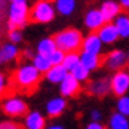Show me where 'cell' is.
I'll return each instance as SVG.
<instances>
[{
    "label": "cell",
    "mask_w": 129,
    "mask_h": 129,
    "mask_svg": "<svg viewBox=\"0 0 129 129\" xmlns=\"http://www.w3.org/2000/svg\"><path fill=\"white\" fill-rule=\"evenodd\" d=\"M68 73H70V71L67 70L62 64H55L45 73V78H47L49 83H52V84H59V83L65 78V76H67Z\"/></svg>",
    "instance_id": "cell-15"
},
{
    "label": "cell",
    "mask_w": 129,
    "mask_h": 129,
    "mask_svg": "<svg viewBox=\"0 0 129 129\" xmlns=\"http://www.w3.org/2000/svg\"><path fill=\"white\" fill-rule=\"evenodd\" d=\"M126 62H128V54L122 49H113L103 59V65L107 70H113V71L123 68L126 65Z\"/></svg>",
    "instance_id": "cell-7"
},
{
    "label": "cell",
    "mask_w": 129,
    "mask_h": 129,
    "mask_svg": "<svg viewBox=\"0 0 129 129\" xmlns=\"http://www.w3.org/2000/svg\"><path fill=\"white\" fill-rule=\"evenodd\" d=\"M88 93L91 96H96V97H103L106 94H109L112 91V86H110V78H97L88 84Z\"/></svg>",
    "instance_id": "cell-12"
},
{
    "label": "cell",
    "mask_w": 129,
    "mask_h": 129,
    "mask_svg": "<svg viewBox=\"0 0 129 129\" xmlns=\"http://www.w3.org/2000/svg\"><path fill=\"white\" fill-rule=\"evenodd\" d=\"M51 129H64V126L62 125H59V123H55V125H52V126H49Z\"/></svg>",
    "instance_id": "cell-34"
},
{
    "label": "cell",
    "mask_w": 129,
    "mask_h": 129,
    "mask_svg": "<svg viewBox=\"0 0 129 129\" xmlns=\"http://www.w3.org/2000/svg\"><path fill=\"white\" fill-rule=\"evenodd\" d=\"M80 64H81L83 67H86L88 71H94L100 67L102 59H100V55L81 51V54H80Z\"/></svg>",
    "instance_id": "cell-18"
},
{
    "label": "cell",
    "mask_w": 129,
    "mask_h": 129,
    "mask_svg": "<svg viewBox=\"0 0 129 129\" xmlns=\"http://www.w3.org/2000/svg\"><path fill=\"white\" fill-rule=\"evenodd\" d=\"M55 5L51 0H38L29 12V18L35 23H49L55 18Z\"/></svg>",
    "instance_id": "cell-4"
},
{
    "label": "cell",
    "mask_w": 129,
    "mask_h": 129,
    "mask_svg": "<svg viewBox=\"0 0 129 129\" xmlns=\"http://www.w3.org/2000/svg\"><path fill=\"white\" fill-rule=\"evenodd\" d=\"M9 2H15V0H9Z\"/></svg>",
    "instance_id": "cell-36"
},
{
    "label": "cell",
    "mask_w": 129,
    "mask_h": 129,
    "mask_svg": "<svg viewBox=\"0 0 129 129\" xmlns=\"http://www.w3.org/2000/svg\"><path fill=\"white\" fill-rule=\"evenodd\" d=\"M55 49H57V44L54 41V38H44L38 42V47H36V51L44 55H49Z\"/></svg>",
    "instance_id": "cell-23"
},
{
    "label": "cell",
    "mask_w": 129,
    "mask_h": 129,
    "mask_svg": "<svg viewBox=\"0 0 129 129\" xmlns=\"http://www.w3.org/2000/svg\"><path fill=\"white\" fill-rule=\"evenodd\" d=\"M48 57H49V59H51L52 65H55V64H62L64 57H65V51L59 49V48H57V49H55V51H52V52L49 54Z\"/></svg>",
    "instance_id": "cell-27"
},
{
    "label": "cell",
    "mask_w": 129,
    "mask_h": 129,
    "mask_svg": "<svg viewBox=\"0 0 129 129\" xmlns=\"http://www.w3.org/2000/svg\"><path fill=\"white\" fill-rule=\"evenodd\" d=\"M113 23L116 26L117 32H119V36L120 38H129V15L128 13H119Z\"/></svg>",
    "instance_id": "cell-19"
},
{
    "label": "cell",
    "mask_w": 129,
    "mask_h": 129,
    "mask_svg": "<svg viewBox=\"0 0 129 129\" xmlns=\"http://www.w3.org/2000/svg\"><path fill=\"white\" fill-rule=\"evenodd\" d=\"M110 86L113 94H116L117 97L126 94L129 90V73L125 70H116L115 74L110 77Z\"/></svg>",
    "instance_id": "cell-6"
},
{
    "label": "cell",
    "mask_w": 129,
    "mask_h": 129,
    "mask_svg": "<svg viewBox=\"0 0 129 129\" xmlns=\"http://www.w3.org/2000/svg\"><path fill=\"white\" fill-rule=\"evenodd\" d=\"M90 119H91V120H102V112L100 110H91Z\"/></svg>",
    "instance_id": "cell-32"
},
{
    "label": "cell",
    "mask_w": 129,
    "mask_h": 129,
    "mask_svg": "<svg viewBox=\"0 0 129 129\" xmlns=\"http://www.w3.org/2000/svg\"><path fill=\"white\" fill-rule=\"evenodd\" d=\"M80 64V54L77 51H71V52H65L64 61H62V65L68 71H71L73 68H76L77 65Z\"/></svg>",
    "instance_id": "cell-24"
},
{
    "label": "cell",
    "mask_w": 129,
    "mask_h": 129,
    "mask_svg": "<svg viewBox=\"0 0 129 129\" xmlns=\"http://www.w3.org/2000/svg\"><path fill=\"white\" fill-rule=\"evenodd\" d=\"M54 41L57 44V48L62 49L65 52H71V51H78L81 49V42H83V35L78 29L74 28H68L55 34Z\"/></svg>",
    "instance_id": "cell-3"
},
{
    "label": "cell",
    "mask_w": 129,
    "mask_h": 129,
    "mask_svg": "<svg viewBox=\"0 0 129 129\" xmlns=\"http://www.w3.org/2000/svg\"><path fill=\"white\" fill-rule=\"evenodd\" d=\"M5 2H6V0H0V9L5 7Z\"/></svg>",
    "instance_id": "cell-35"
},
{
    "label": "cell",
    "mask_w": 129,
    "mask_h": 129,
    "mask_svg": "<svg viewBox=\"0 0 129 129\" xmlns=\"http://www.w3.org/2000/svg\"><path fill=\"white\" fill-rule=\"evenodd\" d=\"M65 107H67L65 99L61 96V97H54L49 100L45 106V110H47V115L49 117H58L65 110Z\"/></svg>",
    "instance_id": "cell-16"
},
{
    "label": "cell",
    "mask_w": 129,
    "mask_h": 129,
    "mask_svg": "<svg viewBox=\"0 0 129 129\" xmlns=\"http://www.w3.org/2000/svg\"><path fill=\"white\" fill-rule=\"evenodd\" d=\"M97 35L102 39L103 45H112L120 38L119 36V32H117L116 26L113 22H105V23L97 29Z\"/></svg>",
    "instance_id": "cell-8"
},
{
    "label": "cell",
    "mask_w": 129,
    "mask_h": 129,
    "mask_svg": "<svg viewBox=\"0 0 129 129\" xmlns=\"http://www.w3.org/2000/svg\"><path fill=\"white\" fill-rule=\"evenodd\" d=\"M80 91V81L71 73H68L65 78L59 83V93L62 97H73Z\"/></svg>",
    "instance_id": "cell-10"
},
{
    "label": "cell",
    "mask_w": 129,
    "mask_h": 129,
    "mask_svg": "<svg viewBox=\"0 0 129 129\" xmlns=\"http://www.w3.org/2000/svg\"><path fill=\"white\" fill-rule=\"evenodd\" d=\"M45 116L39 112H28L25 115V128L26 129H44L45 128Z\"/></svg>",
    "instance_id": "cell-14"
},
{
    "label": "cell",
    "mask_w": 129,
    "mask_h": 129,
    "mask_svg": "<svg viewBox=\"0 0 129 129\" xmlns=\"http://www.w3.org/2000/svg\"><path fill=\"white\" fill-rule=\"evenodd\" d=\"M109 128L110 129H129V119L120 112L113 113L109 119Z\"/></svg>",
    "instance_id": "cell-22"
},
{
    "label": "cell",
    "mask_w": 129,
    "mask_h": 129,
    "mask_svg": "<svg viewBox=\"0 0 129 129\" xmlns=\"http://www.w3.org/2000/svg\"><path fill=\"white\" fill-rule=\"evenodd\" d=\"M81 51L90 52V54H96V55H100L102 54V51H103V42L99 38L97 32H91L86 38H83Z\"/></svg>",
    "instance_id": "cell-9"
},
{
    "label": "cell",
    "mask_w": 129,
    "mask_h": 129,
    "mask_svg": "<svg viewBox=\"0 0 129 129\" xmlns=\"http://www.w3.org/2000/svg\"><path fill=\"white\" fill-rule=\"evenodd\" d=\"M3 112L10 117H22L28 113V105L20 97H7L3 102Z\"/></svg>",
    "instance_id": "cell-5"
},
{
    "label": "cell",
    "mask_w": 129,
    "mask_h": 129,
    "mask_svg": "<svg viewBox=\"0 0 129 129\" xmlns=\"http://www.w3.org/2000/svg\"><path fill=\"white\" fill-rule=\"evenodd\" d=\"M100 10L103 13L106 22H113L115 18L122 12V6L119 5V2H115V0H105L100 6Z\"/></svg>",
    "instance_id": "cell-13"
},
{
    "label": "cell",
    "mask_w": 129,
    "mask_h": 129,
    "mask_svg": "<svg viewBox=\"0 0 129 129\" xmlns=\"http://www.w3.org/2000/svg\"><path fill=\"white\" fill-rule=\"evenodd\" d=\"M18 123L15 122H0V129H18Z\"/></svg>",
    "instance_id": "cell-31"
},
{
    "label": "cell",
    "mask_w": 129,
    "mask_h": 129,
    "mask_svg": "<svg viewBox=\"0 0 129 129\" xmlns=\"http://www.w3.org/2000/svg\"><path fill=\"white\" fill-rule=\"evenodd\" d=\"M116 109H117V112H120V113H123L125 116L129 117V96L128 94L119 96L117 103H116Z\"/></svg>",
    "instance_id": "cell-26"
},
{
    "label": "cell",
    "mask_w": 129,
    "mask_h": 129,
    "mask_svg": "<svg viewBox=\"0 0 129 129\" xmlns=\"http://www.w3.org/2000/svg\"><path fill=\"white\" fill-rule=\"evenodd\" d=\"M70 73H71V74H73L74 77H76V78H77V80H78L80 83L87 81V80H88V74H90V71H88L86 67H83L81 64H78L76 68H73Z\"/></svg>",
    "instance_id": "cell-25"
},
{
    "label": "cell",
    "mask_w": 129,
    "mask_h": 129,
    "mask_svg": "<svg viewBox=\"0 0 129 129\" xmlns=\"http://www.w3.org/2000/svg\"><path fill=\"white\" fill-rule=\"evenodd\" d=\"M39 80H41V73L36 70L34 64L19 65L12 76L13 84L25 93H32L38 87Z\"/></svg>",
    "instance_id": "cell-1"
},
{
    "label": "cell",
    "mask_w": 129,
    "mask_h": 129,
    "mask_svg": "<svg viewBox=\"0 0 129 129\" xmlns=\"http://www.w3.org/2000/svg\"><path fill=\"white\" fill-rule=\"evenodd\" d=\"M6 87H7V78L3 73H0V99L3 97V94L6 91Z\"/></svg>",
    "instance_id": "cell-29"
},
{
    "label": "cell",
    "mask_w": 129,
    "mask_h": 129,
    "mask_svg": "<svg viewBox=\"0 0 129 129\" xmlns=\"http://www.w3.org/2000/svg\"><path fill=\"white\" fill-rule=\"evenodd\" d=\"M55 10L62 16H70L76 10V0H55Z\"/></svg>",
    "instance_id": "cell-21"
},
{
    "label": "cell",
    "mask_w": 129,
    "mask_h": 129,
    "mask_svg": "<svg viewBox=\"0 0 129 129\" xmlns=\"http://www.w3.org/2000/svg\"><path fill=\"white\" fill-rule=\"evenodd\" d=\"M32 64L36 67V70L39 71L41 74H45L51 67H52V62L48 55H44V54L36 52V55L32 57Z\"/></svg>",
    "instance_id": "cell-20"
},
{
    "label": "cell",
    "mask_w": 129,
    "mask_h": 129,
    "mask_svg": "<svg viewBox=\"0 0 129 129\" xmlns=\"http://www.w3.org/2000/svg\"><path fill=\"white\" fill-rule=\"evenodd\" d=\"M9 41L12 42V44H16V45L23 41V35H22V32H20L19 28L9 30Z\"/></svg>",
    "instance_id": "cell-28"
},
{
    "label": "cell",
    "mask_w": 129,
    "mask_h": 129,
    "mask_svg": "<svg viewBox=\"0 0 129 129\" xmlns=\"http://www.w3.org/2000/svg\"><path fill=\"white\" fill-rule=\"evenodd\" d=\"M7 29L12 30L16 28H23L29 19V5L28 0H15L10 2L7 9Z\"/></svg>",
    "instance_id": "cell-2"
},
{
    "label": "cell",
    "mask_w": 129,
    "mask_h": 129,
    "mask_svg": "<svg viewBox=\"0 0 129 129\" xmlns=\"http://www.w3.org/2000/svg\"><path fill=\"white\" fill-rule=\"evenodd\" d=\"M18 55H19V49L16 47V44L9 42V44L2 45L0 47V65L7 64V62L13 61V59H16Z\"/></svg>",
    "instance_id": "cell-17"
},
{
    "label": "cell",
    "mask_w": 129,
    "mask_h": 129,
    "mask_svg": "<svg viewBox=\"0 0 129 129\" xmlns=\"http://www.w3.org/2000/svg\"><path fill=\"white\" fill-rule=\"evenodd\" d=\"M86 128H87V129H103L105 126L102 125L100 120H90V122L86 125Z\"/></svg>",
    "instance_id": "cell-30"
},
{
    "label": "cell",
    "mask_w": 129,
    "mask_h": 129,
    "mask_svg": "<svg viewBox=\"0 0 129 129\" xmlns=\"http://www.w3.org/2000/svg\"><path fill=\"white\" fill-rule=\"evenodd\" d=\"M105 16H103V13L100 9H90L87 13H86V16H84V25H86V28L88 30H91V32H97L102 25L105 23Z\"/></svg>",
    "instance_id": "cell-11"
},
{
    "label": "cell",
    "mask_w": 129,
    "mask_h": 129,
    "mask_svg": "<svg viewBox=\"0 0 129 129\" xmlns=\"http://www.w3.org/2000/svg\"><path fill=\"white\" fill-rule=\"evenodd\" d=\"M119 5L123 9H129V0H119Z\"/></svg>",
    "instance_id": "cell-33"
}]
</instances>
